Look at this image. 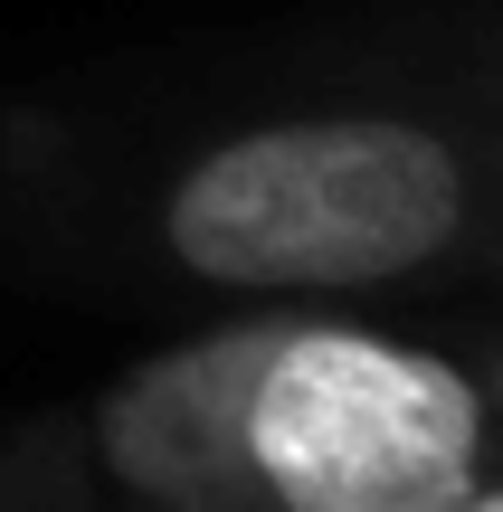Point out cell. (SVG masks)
<instances>
[{
    "label": "cell",
    "instance_id": "6da1fadb",
    "mask_svg": "<svg viewBox=\"0 0 503 512\" xmlns=\"http://www.w3.org/2000/svg\"><path fill=\"white\" fill-rule=\"evenodd\" d=\"M133 238L219 304L475 294L503 266V86L314 95L219 124L152 181Z\"/></svg>",
    "mask_w": 503,
    "mask_h": 512
},
{
    "label": "cell",
    "instance_id": "8992f818",
    "mask_svg": "<svg viewBox=\"0 0 503 512\" xmlns=\"http://www.w3.org/2000/svg\"><path fill=\"white\" fill-rule=\"evenodd\" d=\"M466 304H503V266H494V275H485V285H475V294H466Z\"/></svg>",
    "mask_w": 503,
    "mask_h": 512
},
{
    "label": "cell",
    "instance_id": "277c9868",
    "mask_svg": "<svg viewBox=\"0 0 503 512\" xmlns=\"http://www.w3.org/2000/svg\"><path fill=\"white\" fill-rule=\"evenodd\" d=\"M456 361L475 370V389H485V418H494V437H503V304H485V323L456 342Z\"/></svg>",
    "mask_w": 503,
    "mask_h": 512
},
{
    "label": "cell",
    "instance_id": "52a82bcc",
    "mask_svg": "<svg viewBox=\"0 0 503 512\" xmlns=\"http://www.w3.org/2000/svg\"><path fill=\"white\" fill-rule=\"evenodd\" d=\"M494 86H503V57H494Z\"/></svg>",
    "mask_w": 503,
    "mask_h": 512
},
{
    "label": "cell",
    "instance_id": "7a4b0ae2",
    "mask_svg": "<svg viewBox=\"0 0 503 512\" xmlns=\"http://www.w3.org/2000/svg\"><path fill=\"white\" fill-rule=\"evenodd\" d=\"M238 456L257 512H399L494 475L503 437L456 342L257 304Z\"/></svg>",
    "mask_w": 503,
    "mask_h": 512
},
{
    "label": "cell",
    "instance_id": "3957f363",
    "mask_svg": "<svg viewBox=\"0 0 503 512\" xmlns=\"http://www.w3.org/2000/svg\"><path fill=\"white\" fill-rule=\"evenodd\" d=\"M257 313L133 361L95 408L67 418V475L105 512H257L238 456V389Z\"/></svg>",
    "mask_w": 503,
    "mask_h": 512
},
{
    "label": "cell",
    "instance_id": "5b68a950",
    "mask_svg": "<svg viewBox=\"0 0 503 512\" xmlns=\"http://www.w3.org/2000/svg\"><path fill=\"white\" fill-rule=\"evenodd\" d=\"M399 512H503V465L475 475V484H456V494H437V503H399Z\"/></svg>",
    "mask_w": 503,
    "mask_h": 512
}]
</instances>
